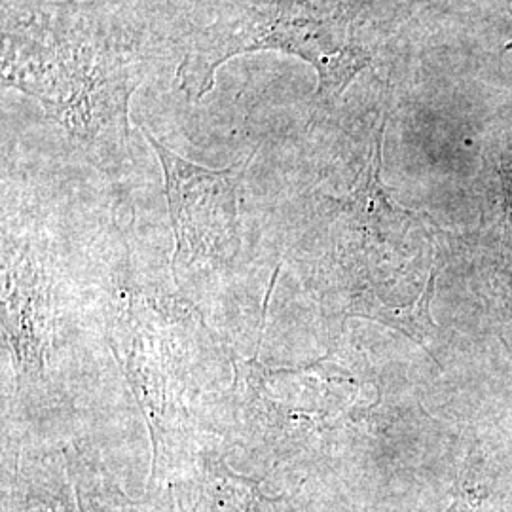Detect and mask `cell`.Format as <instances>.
<instances>
[{
  "label": "cell",
  "instance_id": "6da1fadb",
  "mask_svg": "<svg viewBox=\"0 0 512 512\" xmlns=\"http://www.w3.org/2000/svg\"><path fill=\"white\" fill-rule=\"evenodd\" d=\"M2 42V86L38 101L97 167L122 164L143 80L126 35L92 6L65 2L6 25Z\"/></svg>",
  "mask_w": 512,
  "mask_h": 512
},
{
  "label": "cell",
  "instance_id": "52a82bcc",
  "mask_svg": "<svg viewBox=\"0 0 512 512\" xmlns=\"http://www.w3.org/2000/svg\"><path fill=\"white\" fill-rule=\"evenodd\" d=\"M435 281H437V272H431L425 291L410 308H393V306L384 304L382 300H378V296L368 294V296L357 298L351 304L353 313L361 315V317H368V319H376L393 329L401 330L406 336L414 338L418 344L429 351L431 340H435V334H437V327H435V323L431 319V311H429V304H431L433 291H435Z\"/></svg>",
  "mask_w": 512,
  "mask_h": 512
},
{
  "label": "cell",
  "instance_id": "5b68a950",
  "mask_svg": "<svg viewBox=\"0 0 512 512\" xmlns=\"http://www.w3.org/2000/svg\"><path fill=\"white\" fill-rule=\"evenodd\" d=\"M2 327L19 376L44 368L48 344V293L42 274L31 262L10 264L4 270Z\"/></svg>",
  "mask_w": 512,
  "mask_h": 512
},
{
  "label": "cell",
  "instance_id": "3957f363",
  "mask_svg": "<svg viewBox=\"0 0 512 512\" xmlns=\"http://www.w3.org/2000/svg\"><path fill=\"white\" fill-rule=\"evenodd\" d=\"M164 167L175 234L173 270L190 272L232 260L239 245V184L247 164L209 169L188 162L139 126Z\"/></svg>",
  "mask_w": 512,
  "mask_h": 512
},
{
  "label": "cell",
  "instance_id": "8992f818",
  "mask_svg": "<svg viewBox=\"0 0 512 512\" xmlns=\"http://www.w3.org/2000/svg\"><path fill=\"white\" fill-rule=\"evenodd\" d=\"M205 512H285L281 499H270L247 476L234 473L224 461L209 465L202 486Z\"/></svg>",
  "mask_w": 512,
  "mask_h": 512
},
{
  "label": "cell",
  "instance_id": "7a4b0ae2",
  "mask_svg": "<svg viewBox=\"0 0 512 512\" xmlns=\"http://www.w3.org/2000/svg\"><path fill=\"white\" fill-rule=\"evenodd\" d=\"M363 19L359 0H224L217 18L192 38L177 86L190 101H200L226 61L281 52L310 63L319 76L317 95L330 103L374 63Z\"/></svg>",
  "mask_w": 512,
  "mask_h": 512
},
{
  "label": "cell",
  "instance_id": "277c9868",
  "mask_svg": "<svg viewBox=\"0 0 512 512\" xmlns=\"http://www.w3.org/2000/svg\"><path fill=\"white\" fill-rule=\"evenodd\" d=\"M272 368L256 359L236 365V410L238 421L266 439L298 440L321 427L325 412L315 404L304 403L298 391L304 385L306 368L279 370L285 393H277L272 382Z\"/></svg>",
  "mask_w": 512,
  "mask_h": 512
}]
</instances>
